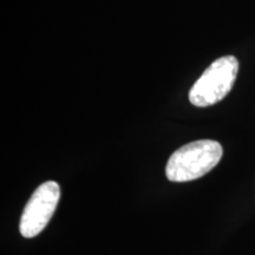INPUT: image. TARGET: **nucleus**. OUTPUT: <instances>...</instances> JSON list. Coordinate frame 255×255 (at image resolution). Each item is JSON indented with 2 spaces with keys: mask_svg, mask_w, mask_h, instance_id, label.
<instances>
[{
  "mask_svg": "<svg viewBox=\"0 0 255 255\" xmlns=\"http://www.w3.org/2000/svg\"><path fill=\"white\" fill-rule=\"evenodd\" d=\"M239 71V62L234 56L216 59L201 75L189 91V101L195 107L214 105L232 90Z\"/></svg>",
  "mask_w": 255,
  "mask_h": 255,
  "instance_id": "2",
  "label": "nucleus"
},
{
  "mask_svg": "<svg viewBox=\"0 0 255 255\" xmlns=\"http://www.w3.org/2000/svg\"><path fill=\"white\" fill-rule=\"evenodd\" d=\"M223 150L219 142L200 139L177 149L169 158L165 175L171 182H188L205 176L215 168Z\"/></svg>",
  "mask_w": 255,
  "mask_h": 255,
  "instance_id": "1",
  "label": "nucleus"
},
{
  "mask_svg": "<svg viewBox=\"0 0 255 255\" xmlns=\"http://www.w3.org/2000/svg\"><path fill=\"white\" fill-rule=\"evenodd\" d=\"M60 199V187L55 181L40 184L32 194L21 215L19 231L24 238L37 237L50 222Z\"/></svg>",
  "mask_w": 255,
  "mask_h": 255,
  "instance_id": "3",
  "label": "nucleus"
}]
</instances>
